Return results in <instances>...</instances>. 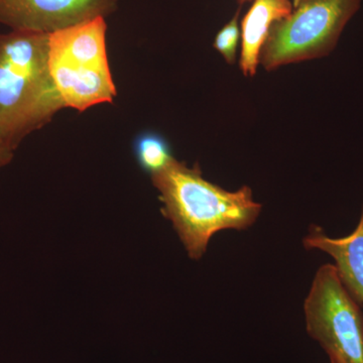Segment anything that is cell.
<instances>
[{
	"instance_id": "6da1fadb",
	"label": "cell",
	"mask_w": 363,
	"mask_h": 363,
	"mask_svg": "<svg viewBox=\"0 0 363 363\" xmlns=\"http://www.w3.org/2000/svg\"><path fill=\"white\" fill-rule=\"evenodd\" d=\"M150 178L162 203V215L172 222L192 259H202L215 234L245 230L262 212L248 186L234 192L224 190L206 180L197 166L189 168L176 159Z\"/></svg>"
},
{
	"instance_id": "7a4b0ae2",
	"label": "cell",
	"mask_w": 363,
	"mask_h": 363,
	"mask_svg": "<svg viewBox=\"0 0 363 363\" xmlns=\"http://www.w3.org/2000/svg\"><path fill=\"white\" fill-rule=\"evenodd\" d=\"M49 33H0V145L21 142L65 108L49 67Z\"/></svg>"
},
{
	"instance_id": "3957f363",
	"label": "cell",
	"mask_w": 363,
	"mask_h": 363,
	"mask_svg": "<svg viewBox=\"0 0 363 363\" xmlns=\"http://www.w3.org/2000/svg\"><path fill=\"white\" fill-rule=\"evenodd\" d=\"M106 30L105 18L98 16L50 33V72L65 107L84 112L113 102Z\"/></svg>"
},
{
	"instance_id": "277c9868",
	"label": "cell",
	"mask_w": 363,
	"mask_h": 363,
	"mask_svg": "<svg viewBox=\"0 0 363 363\" xmlns=\"http://www.w3.org/2000/svg\"><path fill=\"white\" fill-rule=\"evenodd\" d=\"M360 6L362 0H300L290 16L272 26L260 64L272 71L328 56Z\"/></svg>"
},
{
	"instance_id": "5b68a950",
	"label": "cell",
	"mask_w": 363,
	"mask_h": 363,
	"mask_svg": "<svg viewBox=\"0 0 363 363\" xmlns=\"http://www.w3.org/2000/svg\"><path fill=\"white\" fill-rule=\"evenodd\" d=\"M306 330L344 363H363V315L331 264L318 269L305 298Z\"/></svg>"
},
{
	"instance_id": "8992f818",
	"label": "cell",
	"mask_w": 363,
	"mask_h": 363,
	"mask_svg": "<svg viewBox=\"0 0 363 363\" xmlns=\"http://www.w3.org/2000/svg\"><path fill=\"white\" fill-rule=\"evenodd\" d=\"M119 0H0V25L11 30L52 33L91 18H106Z\"/></svg>"
},
{
	"instance_id": "52a82bcc",
	"label": "cell",
	"mask_w": 363,
	"mask_h": 363,
	"mask_svg": "<svg viewBox=\"0 0 363 363\" xmlns=\"http://www.w3.org/2000/svg\"><path fill=\"white\" fill-rule=\"evenodd\" d=\"M303 245L308 250H320L333 259L339 278L353 298L363 304V208L354 230L343 238H331L324 229L312 225Z\"/></svg>"
},
{
	"instance_id": "ba28073f",
	"label": "cell",
	"mask_w": 363,
	"mask_h": 363,
	"mask_svg": "<svg viewBox=\"0 0 363 363\" xmlns=\"http://www.w3.org/2000/svg\"><path fill=\"white\" fill-rule=\"evenodd\" d=\"M293 9L292 0H252L241 21L240 67L245 76L252 77L257 73L272 26L290 16Z\"/></svg>"
},
{
	"instance_id": "9c48e42d",
	"label": "cell",
	"mask_w": 363,
	"mask_h": 363,
	"mask_svg": "<svg viewBox=\"0 0 363 363\" xmlns=\"http://www.w3.org/2000/svg\"><path fill=\"white\" fill-rule=\"evenodd\" d=\"M133 152L140 168L150 176L166 168L175 159L168 140L155 131H145L136 136Z\"/></svg>"
},
{
	"instance_id": "30bf717a",
	"label": "cell",
	"mask_w": 363,
	"mask_h": 363,
	"mask_svg": "<svg viewBox=\"0 0 363 363\" xmlns=\"http://www.w3.org/2000/svg\"><path fill=\"white\" fill-rule=\"evenodd\" d=\"M240 9H238L228 23L217 33L214 40V48L220 52L221 56L228 64L235 63L238 55V44H240Z\"/></svg>"
},
{
	"instance_id": "8fae6325",
	"label": "cell",
	"mask_w": 363,
	"mask_h": 363,
	"mask_svg": "<svg viewBox=\"0 0 363 363\" xmlns=\"http://www.w3.org/2000/svg\"><path fill=\"white\" fill-rule=\"evenodd\" d=\"M14 152L0 145V169L6 166L13 159Z\"/></svg>"
},
{
	"instance_id": "7c38bea8",
	"label": "cell",
	"mask_w": 363,
	"mask_h": 363,
	"mask_svg": "<svg viewBox=\"0 0 363 363\" xmlns=\"http://www.w3.org/2000/svg\"><path fill=\"white\" fill-rule=\"evenodd\" d=\"M330 363H344L340 358L334 357V355H328Z\"/></svg>"
},
{
	"instance_id": "4fadbf2b",
	"label": "cell",
	"mask_w": 363,
	"mask_h": 363,
	"mask_svg": "<svg viewBox=\"0 0 363 363\" xmlns=\"http://www.w3.org/2000/svg\"><path fill=\"white\" fill-rule=\"evenodd\" d=\"M236 1L241 6V4H247V2L252 1V0H236Z\"/></svg>"
},
{
	"instance_id": "5bb4252c",
	"label": "cell",
	"mask_w": 363,
	"mask_h": 363,
	"mask_svg": "<svg viewBox=\"0 0 363 363\" xmlns=\"http://www.w3.org/2000/svg\"><path fill=\"white\" fill-rule=\"evenodd\" d=\"M293 2V6L296 7L298 6V2H300V0H292Z\"/></svg>"
}]
</instances>
